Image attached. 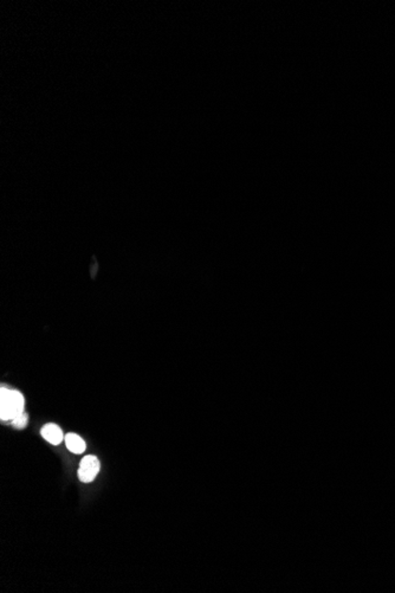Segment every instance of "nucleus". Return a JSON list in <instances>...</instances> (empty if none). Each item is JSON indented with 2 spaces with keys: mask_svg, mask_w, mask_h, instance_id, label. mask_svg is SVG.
<instances>
[{
  "mask_svg": "<svg viewBox=\"0 0 395 593\" xmlns=\"http://www.w3.org/2000/svg\"><path fill=\"white\" fill-rule=\"evenodd\" d=\"M25 399L19 391L2 388L0 391V418L3 422L12 421L24 412Z\"/></svg>",
  "mask_w": 395,
  "mask_h": 593,
  "instance_id": "1",
  "label": "nucleus"
},
{
  "mask_svg": "<svg viewBox=\"0 0 395 593\" xmlns=\"http://www.w3.org/2000/svg\"><path fill=\"white\" fill-rule=\"evenodd\" d=\"M99 464L98 458L96 456H86L80 461L79 468H78V479L82 481L83 483H90L96 479L97 473L99 472Z\"/></svg>",
  "mask_w": 395,
  "mask_h": 593,
  "instance_id": "2",
  "label": "nucleus"
},
{
  "mask_svg": "<svg viewBox=\"0 0 395 593\" xmlns=\"http://www.w3.org/2000/svg\"><path fill=\"white\" fill-rule=\"evenodd\" d=\"M40 433L44 440L52 445H58L64 440L62 429L58 425L53 424V423H49V424L41 427Z\"/></svg>",
  "mask_w": 395,
  "mask_h": 593,
  "instance_id": "3",
  "label": "nucleus"
},
{
  "mask_svg": "<svg viewBox=\"0 0 395 593\" xmlns=\"http://www.w3.org/2000/svg\"><path fill=\"white\" fill-rule=\"evenodd\" d=\"M64 441H65V445H67V448L70 450L71 452L74 453H83L86 451V442L82 440V437H79L78 434L76 433H68L67 436L64 437Z\"/></svg>",
  "mask_w": 395,
  "mask_h": 593,
  "instance_id": "4",
  "label": "nucleus"
},
{
  "mask_svg": "<svg viewBox=\"0 0 395 593\" xmlns=\"http://www.w3.org/2000/svg\"><path fill=\"white\" fill-rule=\"evenodd\" d=\"M28 423H29V414L26 413V412H23L22 414L17 416L16 418L11 421V424H12L13 427H16V429H24V427L28 425Z\"/></svg>",
  "mask_w": 395,
  "mask_h": 593,
  "instance_id": "5",
  "label": "nucleus"
}]
</instances>
